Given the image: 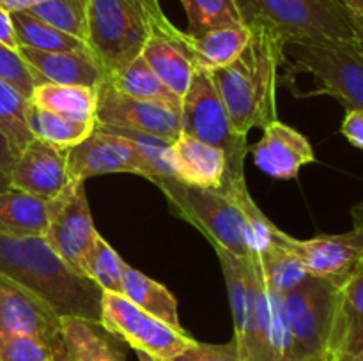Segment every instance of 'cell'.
<instances>
[{
	"instance_id": "cell-3",
	"label": "cell",
	"mask_w": 363,
	"mask_h": 361,
	"mask_svg": "<svg viewBox=\"0 0 363 361\" xmlns=\"http://www.w3.org/2000/svg\"><path fill=\"white\" fill-rule=\"evenodd\" d=\"M250 41L230 66L211 73L234 127L248 137L252 130L279 120L277 91L286 60V42L273 28L250 23Z\"/></svg>"
},
{
	"instance_id": "cell-10",
	"label": "cell",
	"mask_w": 363,
	"mask_h": 361,
	"mask_svg": "<svg viewBox=\"0 0 363 361\" xmlns=\"http://www.w3.org/2000/svg\"><path fill=\"white\" fill-rule=\"evenodd\" d=\"M99 324L133 347L135 353H145L162 361L174 360L195 342L184 329L172 328L116 292H103Z\"/></svg>"
},
{
	"instance_id": "cell-38",
	"label": "cell",
	"mask_w": 363,
	"mask_h": 361,
	"mask_svg": "<svg viewBox=\"0 0 363 361\" xmlns=\"http://www.w3.org/2000/svg\"><path fill=\"white\" fill-rule=\"evenodd\" d=\"M340 133L351 145L363 151V110H347L340 124Z\"/></svg>"
},
{
	"instance_id": "cell-5",
	"label": "cell",
	"mask_w": 363,
	"mask_h": 361,
	"mask_svg": "<svg viewBox=\"0 0 363 361\" xmlns=\"http://www.w3.org/2000/svg\"><path fill=\"white\" fill-rule=\"evenodd\" d=\"M162 13L160 0H89L87 46L106 76L140 55Z\"/></svg>"
},
{
	"instance_id": "cell-35",
	"label": "cell",
	"mask_w": 363,
	"mask_h": 361,
	"mask_svg": "<svg viewBox=\"0 0 363 361\" xmlns=\"http://www.w3.org/2000/svg\"><path fill=\"white\" fill-rule=\"evenodd\" d=\"M64 356V349H53L34 336H0V361H60Z\"/></svg>"
},
{
	"instance_id": "cell-45",
	"label": "cell",
	"mask_w": 363,
	"mask_h": 361,
	"mask_svg": "<svg viewBox=\"0 0 363 361\" xmlns=\"http://www.w3.org/2000/svg\"><path fill=\"white\" fill-rule=\"evenodd\" d=\"M335 361H363V353L360 354H354V356H344V357H339V360Z\"/></svg>"
},
{
	"instance_id": "cell-36",
	"label": "cell",
	"mask_w": 363,
	"mask_h": 361,
	"mask_svg": "<svg viewBox=\"0 0 363 361\" xmlns=\"http://www.w3.org/2000/svg\"><path fill=\"white\" fill-rule=\"evenodd\" d=\"M0 78L13 85L27 99L32 96L35 85L39 84L30 66L21 59L20 53L4 45H0Z\"/></svg>"
},
{
	"instance_id": "cell-22",
	"label": "cell",
	"mask_w": 363,
	"mask_h": 361,
	"mask_svg": "<svg viewBox=\"0 0 363 361\" xmlns=\"http://www.w3.org/2000/svg\"><path fill=\"white\" fill-rule=\"evenodd\" d=\"M60 336L67 361H126L121 340L101 324L66 317L60 322Z\"/></svg>"
},
{
	"instance_id": "cell-29",
	"label": "cell",
	"mask_w": 363,
	"mask_h": 361,
	"mask_svg": "<svg viewBox=\"0 0 363 361\" xmlns=\"http://www.w3.org/2000/svg\"><path fill=\"white\" fill-rule=\"evenodd\" d=\"M11 18H13L14 32H16L20 46L41 50V52H82V50H89V46L84 41L52 27L28 11L11 13Z\"/></svg>"
},
{
	"instance_id": "cell-6",
	"label": "cell",
	"mask_w": 363,
	"mask_h": 361,
	"mask_svg": "<svg viewBox=\"0 0 363 361\" xmlns=\"http://www.w3.org/2000/svg\"><path fill=\"white\" fill-rule=\"evenodd\" d=\"M245 25L273 28L286 45L357 39L351 14L339 0H236Z\"/></svg>"
},
{
	"instance_id": "cell-7",
	"label": "cell",
	"mask_w": 363,
	"mask_h": 361,
	"mask_svg": "<svg viewBox=\"0 0 363 361\" xmlns=\"http://www.w3.org/2000/svg\"><path fill=\"white\" fill-rule=\"evenodd\" d=\"M152 184L163 191L170 211L201 230L213 248H222L247 260L250 258L243 211L223 188L188 186L176 177H156Z\"/></svg>"
},
{
	"instance_id": "cell-14",
	"label": "cell",
	"mask_w": 363,
	"mask_h": 361,
	"mask_svg": "<svg viewBox=\"0 0 363 361\" xmlns=\"http://www.w3.org/2000/svg\"><path fill=\"white\" fill-rule=\"evenodd\" d=\"M62 319L35 294L0 273V336L27 335L62 350Z\"/></svg>"
},
{
	"instance_id": "cell-8",
	"label": "cell",
	"mask_w": 363,
	"mask_h": 361,
	"mask_svg": "<svg viewBox=\"0 0 363 361\" xmlns=\"http://www.w3.org/2000/svg\"><path fill=\"white\" fill-rule=\"evenodd\" d=\"M181 133L220 149L229 159L225 184L245 179V158L250 152L245 134L234 127L211 74L195 71L181 103Z\"/></svg>"
},
{
	"instance_id": "cell-4",
	"label": "cell",
	"mask_w": 363,
	"mask_h": 361,
	"mask_svg": "<svg viewBox=\"0 0 363 361\" xmlns=\"http://www.w3.org/2000/svg\"><path fill=\"white\" fill-rule=\"evenodd\" d=\"M298 74H308L315 88L300 98L330 96L346 110H363V42L360 39L286 45L280 80L291 87Z\"/></svg>"
},
{
	"instance_id": "cell-18",
	"label": "cell",
	"mask_w": 363,
	"mask_h": 361,
	"mask_svg": "<svg viewBox=\"0 0 363 361\" xmlns=\"http://www.w3.org/2000/svg\"><path fill=\"white\" fill-rule=\"evenodd\" d=\"M250 152L259 170L284 180L298 177L300 170L315 159L308 138L280 120L264 127L262 138L252 145Z\"/></svg>"
},
{
	"instance_id": "cell-15",
	"label": "cell",
	"mask_w": 363,
	"mask_h": 361,
	"mask_svg": "<svg viewBox=\"0 0 363 361\" xmlns=\"http://www.w3.org/2000/svg\"><path fill=\"white\" fill-rule=\"evenodd\" d=\"M142 59L158 74L160 80L183 99L195 73L194 48L188 32L179 30L172 21L160 14L142 50Z\"/></svg>"
},
{
	"instance_id": "cell-47",
	"label": "cell",
	"mask_w": 363,
	"mask_h": 361,
	"mask_svg": "<svg viewBox=\"0 0 363 361\" xmlns=\"http://www.w3.org/2000/svg\"><path fill=\"white\" fill-rule=\"evenodd\" d=\"M308 361H332L330 356H321V357H314V360H308Z\"/></svg>"
},
{
	"instance_id": "cell-2",
	"label": "cell",
	"mask_w": 363,
	"mask_h": 361,
	"mask_svg": "<svg viewBox=\"0 0 363 361\" xmlns=\"http://www.w3.org/2000/svg\"><path fill=\"white\" fill-rule=\"evenodd\" d=\"M0 273L35 294L60 319L101 322L103 290L62 260L43 237L0 234Z\"/></svg>"
},
{
	"instance_id": "cell-46",
	"label": "cell",
	"mask_w": 363,
	"mask_h": 361,
	"mask_svg": "<svg viewBox=\"0 0 363 361\" xmlns=\"http://www.w3.org/2000/svg\"><path fill=\"white\" fill-rule=\"evenodd\" d=\"M137 356H138V361H162V360H156V357L149 356V354H145V353H137Z\"/></svg>"
},
{
	"instance_id": "cell-48",
	"label": "cell",
	"mask_w": 363,
	"mask_h": 361,
	"mask_svg": "<svg viewBox=\"0 0 363 361\" xmlns=\"http://www.w3.org/2000/svg\"><path fill=\"white\" fill-rule=\"evenodd\" d=\"M64 354H66V353H64ZM60 361H67V360H66V356H64V357H62V360H60Z\"/></svg>"
},
{
	"instance_id": "cell-34",
	"label": "cell",
	"mask_w": 363,
	"mask_h": 361,
	"mask_svg": "<svg viewBox=\"0 0 363 361\" xmlns=\"http://www.w3.org/2000/svg\"><path fill=\"white\" fill-rule=\"evenodd\" d=\"M188 16V34L201 35L211 28L243 23L236 0H181Z\"/></svg>"
},
{
	"instance_id": "cell-20",
	"label": "cell",
	"mask_w": 363,
	"mask_h": 361,
	"mask_svg": "<svg viewBox=\"0 0 363 361\" xmlns=\"http://www.w3.org/2000/svg\"><path fill=\"white\" fill-rule=\"evenodd\" d=\"M18 53L30 66L39 84L82 85L98 88L106 80V73L91 50L82 52H41L20 46ZM38 84V85H39Z\"/></svg>"
},
{
	"instance_id": "cell-17",
	"label": "cell",
	"mask_w": 363,
	"mask_h": 361,
	"mask_svg": "<svg viewBox=\"0 0 363 361\" xmlns=\"http://www.w3.org/2000/svg\"><path fill=\"white\" fill-rule=\"evenodd\" d=\"M287 246L300 257L308 275L342 278L363 260V229L346 234H325L311 239H296L287 234Z\"/></svg>"
},
{
	"instance_id": "cell-39",
	"label": "cell",
	"mask_w": 363,
	"mask_h": 361,
	"mask_svg": "<svg viewBox=\"0 0 363 361\" xmlns=\"http://www.w3.org/2000/svg\"><path fill=\"white\" fill-rule=\"evenodd\" d=\"M16 156V151L6 138V134L0 133V193L11 190V168H13Z\"/></svg>"
},
{
	"instance_id": "cell-9",
	"label": "cell",
	"mask_w": 363,
	"mask_h": 361,
	"mask_svg": "<svg viewBox=\"0 0 363 361\" xmlns=\"http://www.w3.org/2000/svg\"><path fill=\"white\" fill-rule=\"evenodd\" d=\"M337 289V280L308 275L300 285L284 294V308L293 340V361L328 356Z\"/></svg>"
},
{
	"instance_id": "cell-43",
	"label": "cell",
	"mask_w": 363,
	"mask_h": 361,
	"mask_svg": "<svg viewBox=\"0 0 363 361\" xmlns=\"http://www.w3.org/2000/svg\"><path fill=\"white\" fill-rule=\"evenodd\" d=\"M351 218H353L354 227L363 229V200L358 202V204L351 209Z\"/></svg>"
},
{
	"instance_id": "cell-25",
	"label": "cell",
	"mask_w": 363,
	"mask_h": 361,
	"mask_svg": "<svg viewBox=\"0 0 363 361\" xmlns=\"http://www.w3.org/2000/svg\"><path fill=\"white\" fill-rule=\"evenodd\" d=\"M28 103L66 119L78 120V122H96L98 88L43 81L35 85Z\"/></svg>"
},
{
	"instance_id": "cell-16",
	"label": "cell",
	"mask_w": 363,
	"mask_h": 361,
	"mask_svg": "<svg viewBox=\"0 0 363 361\" xmlns=\"http://www.w3.org/2000/svg\"><path fill=\"white\" fill-rule=\"evenodd\" d=\"M67 151L69 149L55 147L34 138L14 159L11 188L43 200H55L71 184Z\"/></svg>"
},
{
	"instance_id": "cell-23",
	"label": "cell",
	"mask_w": 363,
	"mask_h": 361,
	"mask_svg": "<svg viewBox=\"0 0 363 361\" xmlns=\"http://www.w3.org/2000/svg\"><path fill=\"white\" fill-rule=\"evenodd\" d=\"M250 34L248 25L236 23L211 28L195 38L190 35L195 71H204L211 74L230 66L247 48Z\"/></svg>"
},
{
	"instance_id": "cell-42",
	"label": "cell",
	"mask_w": 363,
	"mask_h": 361,
	"mask_svg": "<svg viewBox=\"0 0 363 361\" xmlns=\"http://www.w3.org/2000/svg\"><path fill=\"white\" fill-rule=\"evenodd\" d=\"M351 16H363V0H339Z\"/></svg>"
},
{
	"instance_id": "cell-32",
	"label": "cell",
	"mask_w": 363,
	"mask_h": 361,
	"mask_svg": "<svg viewBox=\"0 0 363 361\" xmlns=\"http://www.w3.org/2000/svg\"><path fill=\"white\" fill-rule=\"evenodd\" d=\"M27 108L28 99L0 78V133L6 134L16 154L34 140L27 124Z\"/></svg>"
},
{
	"instance_id": "cell-13",
	"label": "cell",
	"mask_w": 363,
	"mask_h": 361,
	"mask_svg": "<svg viewBox=\"0 0 363 361\" xmlns=\"http://www.w3.org/2000/svg\"><path fill=\"white\" fill-rule=\"evenodd\" d=\"M96 126L126 127L174 142L181 134V117L179 112L158 103L123 94L105 80L98 87Z\"/></svg>"
},
{
	"instance_id": "cell-28",
	"label": "cell",
	"mask_w": 363,
	"mask_h": 361,
	"mask_svg": "<svg viewBox=\"0 0 363 361\" xmlns=\"http://www.w3.org/2000/svg\"><path fill=\"white\" fill-rule=\"evenodd\" d=\"M252 262L257 265L266 287L282 296L300 285L308 276L303 262L287 246V234L284 230L280 232L279 243L269 248L266 253H262L257 260Z\"/></svg>"
},
{
	"instance_id": "cell-11",
	"label": "cell",
	"mask_w": 363,
	"mask_h": 361,
	"mask_svg": "<svg viewBox=\"0 0 363 361\" xmlns=\"http://www.w3.org/2000/svg\"><path fill=\"white\" fill-rule=\"evenodd\" d=\"M50 225L43 239L62 260L80 271L82 258L98 234L84 183H71L64 193L50 200Z\"/></svg>"
},
{
	"instance_id": "cell-12",
	"label": "cell",
	"mask_w": 363,
	"mask_h": 361,
	"mask_svg": "<svg viewBox=\"0 0 363 361\" xmlns=\"http://www.w3.org/2000/svg\"><path fill=\"white\" fill-rule=\"evenodd\" d=\"M67 172L71 183H85L103 173H137L147 180L152 177V170L126 138L101 127H94L84 142L67 151Z\"/></svg>"
},
{
	"instance_id": "cell-27",
	"label": "cell",
	"mask_w": 363,
	"mask_h": 361,
	"mask_svg": "<svg viewBox=\"0 0 363 361\" xmlns=\"http://www.w3.org/2000/svg\"><path fill=\"white\" fill-rule=\"evenodd\" d=\"M106 80L112 84L123 94L131 96V98L144 99V101L158 103V105L172 108L181 112V103L183 99L177 98L165 84L158 78V74L147 66L142 55H138L133 62L128 64L123 71L106 76Z\"/></svg>"
},
{
	"instance_id": "cell-24",
	"label": "cell",
	"mask_w": 363,
	"mask_h": 361,
	"mask_svg": "<svg viewBox=\"0 0 363 361\" xmlns=\"http://www.w3.org/2000/svg\"><path fill=\"white\" fill-rule=\"evenodd\" d=\"M52 205L48 200L20 190L0 193V234L16 237H45Z\"/></svg>"
},
{
	"instance_id": "cell-40",
	"label": "cell",
	"mask_w": 363,
	"mask_h": 361,
	"mask_svg": "<svg viewBox=\"0 0 363 361\" xmlns=\"http://www.w3.org/2000/svg\"><path fill=\"white\" fill-rule=\"evenodd\" d=\"M0 45L14 50V52L20 50V42H18L16 32H14L13 18H11L9 11L2 9V7H0Z\"/></svg>"
},
{
	"instance_id": "cell-1",
	"label": "cell",
	"mask_w": 363,
	"mask_h": 361,
	"mask_svg": "<svg viewBox=\"0 0 363 361\" xmlns=\"http://www.w3.org/2000/svg\"><path fill=\"white\" fill-rule=\"evenodd\" d=\"M222 264L234 342L243 361H293V340L284 296L262 282L257 265L222 248H215Z\"/></svg>"
},
{
	"instance_id": "cell-21",
	"label": "cell",
	"mask_w": 363,
	"mask_h": 361,
	"mask_svg": "<svg viewBox=\"0 0 363 361\" xmlns=\"http://www.w3.org/2000/svg\"><path fill=\"white\" fill-rule=\"evenodd\" d=\"M170 163L177 180L188 186L218 190L229 179V159L220 149L181 133L170 144Z\"/></svg>"
},
{
	"instance_id": "cell-44",
	"label": "cell",
	"mask_w": 363,
	"mask_h": 361,
	"mask_svg": "<svg viewBox=\"0 0 363 361\" xmlns=\"http://www.w3.org/2000/svg\"><path fill=\"white\" fill-rule=\"evenodd\" d=\"M351 21H353L354 34L363 42V16H351Z\"/></svg>"
},
{
	"instance_id": "cell-37",
	"label": "cell",
	"mask_w": 363,
	"mask_h": 361,
	"mask_svg": "<svg viewBox=\"0 0 363 361\" xmlns=\"http://www.w3.org/2000/svg\"><path fill=\"white\" fill-rule=\"evenodd\" d=\"M170 361H243L234 338L227 343H202L195 340L190 347Z\"/></svg>"
},
{
	"instance_id": "cell-30",
	"label": "cell",
	"mask_w": 363,
	"mask_h": 361,
	"mask_svg": "<svg viewBox=\"0 0 363 361\" xmlns=\"http://www.w3.org/2000/svg\"><path fill=\"white\" fill-rule=\"evenodd\" d=\"M27 124L38 140L60 149H71L94 131L96 122H78L57 113L46 112L28 103Z\"/></svg>"
},
{
	"instance_id": "cell-33",
	"label": "cell",
	"mask_w": 363,
	"mask_h": 361,
	"mask_svg": "<svg viewBox=\"0 0 363 361\" xmlns=\"http://www.w3.org/2000/svg\"><path fill=\"white\" fill-rule=\"evenodd\" d=\"M27 11L87 45L89 0H45Z\"/></svg>"
},
{
	"instance_id": "cell-26",
	"label": "cell",
	"mask_w": 363,
	"mask_h": 361,
	"mask_svg": "<svg viewBox=\"0 0 363 361\" xmlns=\"http://www.w3.org/2000/svg\"><path fill=\"white\" fill-rule=\"evenodd\" d=\"M121 296H124L128 301L137 304L147 314L162 319L172 328L184 329L181 326L179 314H177V301L170 294V290L138 269L131 268V265H126V269H124L123 282H121Z\"/></svg>"
},
{
	"instance_id": "cell-19",
	"label": "cell",
	"mask_w": 363,
	"mask_h": 361,
	"mask_svg": "<svg viewBox=\"0 0 363 361\" xmlns=\"http://www.w3.org/2000/svg\"><path fill=\"white\" fill-rule=\"evenodd\" d=\"M337 282L335 317L328 347L332 361L363 353V260Z\"/></svg>"
},
{
	"instance_id": "cell-41",
	"label": "cell",
	"mask_w": 363,
	"mask_h": 361,
	"mask_svg": "<svg viewBox=\"0 0 363 361\" xmlns=\"http://www.w3.org/2000/svg\"><path fill=\"white\" fill-rule=\"evenodd\" d=\"M45 0H0V7L9 13H18V11H27L34 7L35 4H41Z\"/></svg>"
},
{
	"instance_id": "cell-31",
	"label": "cell",
	"mask_w": 363,
	"mask_h": 361,
	"mask_svg": "<svg viewBox=\"0 0 363 361\" xmlns=\"http://www.w3.org/2000/svg\"><path fill=\"white\" fill-rule=\"evenodd\" d=\"M126 265L119 253L98 232L82 258L80 273L92 280L103 292L121 294V282Z\"/></svg>"
}]
</instances>
